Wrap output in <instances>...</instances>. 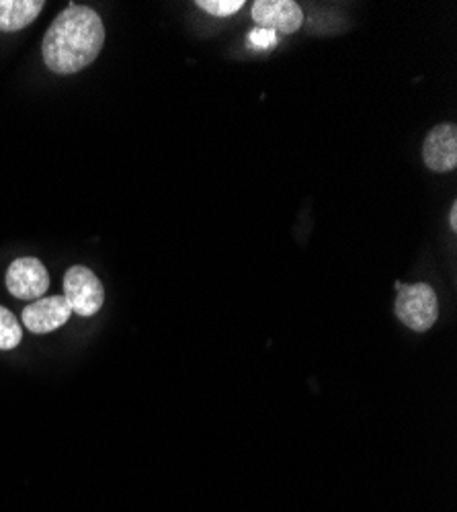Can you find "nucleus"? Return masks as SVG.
<instances>
[{"label": "nucleus", "mask_w": 457, "mask_h": 512, "mask_svg": "<svg viewBox=\"0 0 457 512\" xmlns=\"http://www.w3.org/2000/svg\"><path fill=\"white\" fill-rule=\"evenodd\" d=\"M64 297L74 314L91 318L103 308L105 289L91 269L76 265L64 275Z\"/></svg>", "instance_id": "7ed1b4c3"}, {"label": "nucleus", "mask_w": 457, "mask_h": 512, "mask_svg": "<svg viewBox=\"0 0 457 512\" xmlns=\"http://www.w3.org/2000/svg\"><path fill=\"white\" fill-rule=\"evenodd\" d=\"M251 15L257 27L283 35L296 33L304 23V11L294 0H257Z\"/></svg>", "instance_id": "39448f33"}, {"label": "nucleus", "mask_w": 457, "mask_h": 512, "mask_svg": "<svg viewBox=\"0 0 457 512\" xmlns=\"http://www.w3.org/2000/svg\"><path fill=\"white\" fill-rule=\"evenodd\" d=\"M246 44L251 46L253 50L265 52L277 46V33L271 29H263V27H255L246 37Z\"/></svg>", "instance_id": "9b49d317"}, {"label": "nucleus", "mask_w": 457, "mask_h": 512, "mask_svg": "<svg viewBox=\"0 0 457 512\" xmlns=\"http://www.w3.org/2000/svg\"><path fill=\"white\" fill-rule=\"evenodd\" d=\"M396 287V316L400 318V322L414 332H427L437 322L439 316L435 289L427 283H396Z\"/></svg>", "instance_id": "f03ea898"}, {"label": "nucleus", "mask_w": 457, "mask_h": 512, "mask_svg": "<svg viewBox=\"0 0 457 512\" xmlns=\"http://www.w3.org/2000/svg\"><path fill=\"white\" fill-rule=\"evenodd\" d=\"M105 46V25L91 7H66L48 27L41 52L56 74H76L91 66Z\"/></svg>", "instance_id": "f257e3e1"}, {"label": "nucleus", "mask_w": 457, "mask_h": 512, "mask_svg": "<svg viewBox=\"0 0 457 512\" xmlns=\"http://www.w3.org/2000/svg\"><path fill=\"white\" fill-rule=\"evenodd\" d=\"M449 226H451L453 232L457 230V203L451 205V211H449Z\"/></svg>", "instance_id": "f8f14e48"}, {"label": "nucleus", "mask_w": 457, "mask_h": 512, "mask_svg": "<svg viewBox=\"0 0 457 512\" xmlns=\"http://www.w3.org/2000/svg\"><path fill=\"white\" fill-rule=\"evenodd\" d=\"M44 7V0H0V31L15 33L29 27Z\"/></svg>", "instance_id": "6e6552de"}, {"label": "nucleus", "mask_w": 457, "mask_h": 512, "mask_svg": "<svg viewBox=\"0 0 457 512\" xmlns=\"http://www.w3.org/2000/svg\"><path fill=\"white\" fill-rule=\"evenodd\" d=\"M423 160L433 173H449L457 166V127L453 123L433 127L423 144Z\"/></svg>", "instance_id": "0eeeda50"}, {"label": "nucleus", "mask_w": 457, "mask_h": 512, "mask_svg": "<svg viewBox=\"0 0 457 512\" xmlns=\"http://www.w3.org/2000/svg\"><path fill=\"white\" fill-rule=\"evenodd\" d=\"M21 340H23V330L19 326L17 316L5 306H0V351L17 349L21 345Z\"/></svg>", "instance_id": "1a4fd4ad"}, {"label": "nucleus", "mask_w": 457, "mask_h": 512, "mask_svg": "<svg viewBox=\"0 0 457 512\" xmlns=\"http://www.w3.org/2000/svg\"><path fill=\"white\" fill-rule=\"evenodd\" d=\"M195 7L214 17H232L244 7V0H197Z\"/></svg>", "instance_id": "9d476101"}, {"label": "nucleus", "mask_w": 457, "mask_h": 512, "mask_svg": "<svg viewBox=\"0 0 457 512\" xmlns=\"http://www.w3.org/2000/svg\"><path fill=\"white\" fill-rule=\"evenodd\" d=\"M7 289L17 300L35 302L44 297V293L50 287V273L35 256H23L11 263L7 277H5Z\"/></svg>", "instance_id": "20e7f679"}, {"label": "nucleus", "mask_w": 457, "mask_h": 512, "mask_svg": "<svg viewBox=\"0 0 457 512\" xmlns=\"http://www.w3.org/2000/svg\"><path fill=\"white\" fill-rule=\"evenodd\" d=\"M72 316V310L66 302L64 295H52V297H41V300L31 302L23 314L21 320L27 330L33 334H50L64 326L68 318Z\"/></svg>", "instance_id": "423d86ee"}]
</instances>
